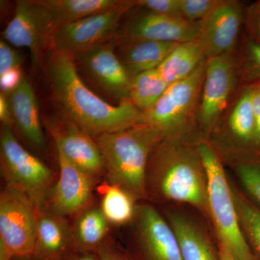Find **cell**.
Segmentation results:
<instances>
[{
  "label": "cell",
  "instance_id": "obj_20",
  "mask_svg": "<svg viewBox=\"0 0 260 260\" xmlns=\"http://www.w3.org/2000/svg\"><path fill=\"white\" fill-rule=\"evenodd\" d=\"M116 44V43H115ZM179 44L158 41H133L116 44L119 59L130 78L157 69Z\"/></svg>",
  "mask_w": 260,
  "mask_h": 260
},
{
  "label": "cell",
  "instance_id": "obj_39",
  "mask_svg": "<svg viewBox=\"0 0 260 260\" xmlns=\"http://www.w3.org/2000/svg\"><path fill=\"white\" fill-rule=\"evenodd\" d=\"M218 253L220 260H235L232 256V254L229 252V251L220 244H219L218 246Z\"/></svg>",
  "mask_w": 260,
  "mask_h": 260
},
{
  "label": "cell",
  "instance_id": "obj_7",
  "mask_svg": "<svg viewBox=\"0 0 260 260\" xmlns=\"http://www.w3.org/2000/svg\"><path fill=\"white\" fill-rule=\"evenodd\" d=\"M241 85L237 49L207 58L198 116L201 139L210 138Z\"/></svg>",
  "mask_w": 260,
  "mask_h": 260
},
{
  "label": "cell",
  "instance_id": "obj_32",
  "mask_svg": "<svg viewBox=\"0 0 260 260\" xmlns=\"http://www.w3.org/2000/svg\"><path fill=\"white\" fill-rule=\"evenodd\" d=\"M136 6L155 14L179 16V0H136Z\"/></svg>",
  "mask_w": 260,
  "mask_h": 260
},
{
  "label": "cell",
  "instance_id": "obj_12",
  "mask_svg": "<svg viewBox=\"0 0 260 260\" xmlns=\"http://www.w3.org/2000/svg\"><path fill=\"white\" fill-rule=\"evenodd\" d=\"M244 4L238 0H218L199 23L198 38L206 58L235 51L244 26Z\"/></svg>",
  "mask_w": 260,
  "mask_h": 260
},
{
  "label": "cell",
  "instance_id": "obj_23",
  "mask_svg": "<svg viewBox=\"0 0 260 260\" xmlns=\"http://www.w3.org/2000/svg\"><path fill=\"white\" fill-rule=\"evenodd\" d=\"M109 223L100 208H88L80 213L73 233L75 249L95 252L105 243Z\"/></svg>",
  "mask_w": 260,
  "mask_h": 260
},
{
  "label": "cell",
  "instance_id": "obj_25",
  "mask_svg": "<svg viewBox=\"0 0 260 260\" xmlns=\"http://www.w3.org/2000/svg\"><path fill=\"white\" fill-rule=\"evenodd\" d=\"M98 189L102 195L100 209L109 223L124 225L135 218L136 199L127 191L111 182L104 183Z\"/></svg>",
  "mask_w": 260,
  "mask_h": 260
},
{
  "label": "cell",
  "instance_id": "obj_17",
  "mask_svg": "<svg viewBox=\"0 0 260 260\" xmlns=\"http://www.w3.org/2000/svg\"><path fill=\"white\" fill-rule=\"evenodd\" d=\"M135 219L138 242L147 260H184L174 229L158 210L141 205Z\"/></svg>",
  "mask_w": 260,
  "mask_h": 260
},
{
  "label": "cell",
  "instance_id": "obj_4",
  "mask_svg": "<svg viewBox=\"0 0 260 260\" xmlns=\"http://www.w3.org/2000/svg\"><path fill=\"white\" fill-rule=\"evenodd\" d=\"M206 59L189 76L169 85L155 105L143 113V122L156 129L162 140L197 143L201 139L198 116Z\"/></svg>",
  "mask_w": 260,
  "mask_h": 260
},
{
  "label": "cell",
  "instance_id": "obj_30",
  "mask_svg": "<svg viewBox=\"0 0 260 260\" xmlns=\"http://www.w3.org/2000/svg\"><path fill=\"white\" fill-rule=\"evenodd\" d=\"M218 0H179V16L198 23L213 10Z\"/></svg>",
  "mask_w": 260,
  "mask_h": 260
},
{
  "label": "cell",
  "instance_id": "obj_2",
  "mask_svg": "<svg viewBox=\"0 0 260 260\" xmlns=\"http://www.w3.org/2000/svg\"><path fill=\"white\" fill-rule=\"evenodd\" d=\"M147 191L208 215V183L197 143L162 140L149 159Z\"/></svg>",
  "mask_w": 260,
  "mask_h": 260
},
{
  "label": "cell",
  "instance_id": "obj_28",
  "mask_svg": "<svg viewBox=\"0 0 260 260\" xmlns=\"http://www.w3.org/2000/svg\"><path fill=\"white\" fill-rule=\"evenodd\" d=\"M239 54L241 83L248 85L260 82V44L244 34L242 37Z\"/></svg>",
  "mask_w": 260,
  "mask_h": 260
},
{
  "label": "cell",
  "instance_id": "obj_9",
  "mask_svg": "<svg viewBox=\"0 0 260 260\" xmlns=\"http://www.w3.org/2000/svg\"><path fill=\"white\" fill-rule=\"evenodd\" d=\"M253 86L242 85L207 141L220 153L242 159L254 155Z\"/></svg>",
  "mask_w": 260,
  "mask_h": 260
},
{
  "label": "cell",
  "instance_id": "obj_18",
  "mask_svg": "<svg viewBox=\"0 0 260 260\" xmlns=\"http://www.w3.org/2000/svg\"><path fill=\"white\" fill-rule=\"evenodd\" d=\"M13 124L34 148H45V139L39 116L35 91L28 78H24L14 91L8 95Z\"/></svg>",
  "mask_w": 260,
  "mask_h": 260
},
{
  "label": "cell",
  "instance_id": "obj_34",
  "mask_svg": "<svg viewBox=\"0 0 260 260\" xmlns=\"http://www.w3.org/2000/svg\"><path fill=\"white\" fill-rule=\"evenodd\" d=\"M21 67L13 68L0 76L1 93L10 94L18 88L23 80Z\"/></svg>",
  "mask_w": 260,
  "mask_h": 260
},
{
  "label": "cell",
  "instance_id": "obj_13",
  "mask_svg": "<svg viewBox=\"0 0 260 260\" xmlns=\"http://www.w3.org/2000/svg\"><path fill=\"white\" fill-rule=\"evenodd\" d=\"M199 23H192L179 16L155 14L144 10L128 20L114 41L116 44L140 40L182 44L198 39Z\"/></svg>",
  "mask_w": 260,
  "mask_h": 260
},
{
  "label": "cell",
  "instance_id": "obj_3",
  "mask_svg": "<svg viewBox=\"0 0 260 260\" xmlns=\"http://www.w3.org/2000/svg\"><path fill=\"white\" fill-rule=\"evenodd\" d=\"M162 140L158 132L146 123L96 137L109 182L136 200L145 198L149 159Z\"/></svg>",
  "mask_w": 260,
  "mask_h": 260
},
{
  "label": "cell",
  "instance_id": "obj_6",
  "mask_svg": "<svg viewBox=\"0 0 260 260\" xmlns=\"http://www.w3.org/2000/svg\"><path fill=\"white\" fill-rule=\"evenodd\" d=\"M0 162L7 184L23 191L38 209H42L54 179L53 173L19 143L13 124H2Z\"/></svg>",
  "mask_w": 260,
  "mask_h": 260
},
{
  "label": "cell",
  "instance_id": "obj_33",
  "mask_svg": "<svg viewBox=\"0 0 260 260\" xmlns=\"http://www.w3.org/2000/svg\"><path fill=\"white\" fill-rule=\"evenodd\" d=\"M21 56L18 51L8 45L5 41L0 42V76L13 68L21 67Z\"/></svg>",
  "mask_w": 260,
  "mask_h": 260
},
{
  "label": "cell",
  "instance_id": "obj_24",
  "mask_svg": "<svg viewBox=\"0 0 260 260\" xmlns=\"http://www.w3.org/2000/svg\"><path fill=\"white\" fill-rule=\"evenodd\" d=\"M61 26L114 8L121 0H38Z\"/></svg>",
  "mask_w": 260,
  "mask_h": 260
},
{
  "label": "cell",
  "instance_id": "obj_31",
  "mask_svg": "<svg viewBox=\"0 0 260 260\" xmlns=\"http://www.w3.org/2000/svg\"><path fill=\"white\" fill-rule=\"evenodd\" d=\"M244 27L246 35L260 44V0L244 8Z\"/></svg>",
  "mask_w": 260,
  "mask_h": 260
},
{
  "label": "cell",
  "instance_id": "obj_21",
  "mask_svg": "<svg viewBox=\"0 0 260 260\" xmlns=\"http://www.w3.org/2000/svg\"><path fill=\"white\" fill-rule=\"evenodd\" d=\"M168 220L174 229L184 260H220L204 229L189 217L177 212H169Z\"/></svg>",
  "mask_w": 260,
  "mask_h": 260
},
{
  "label": "cell",
  "instance_id": "obj_16",
  "mask_svg": "<svg viewBox=\"0 0 260 260\" xmlns=\"http://www.w3.org/2000/svg\"><path fill=\"white\" fill-rule=\"evenodd\" d=\"M89 76L106 93L119 101L129 100L132 78L116 53L115 41L76 56Z\"/></svg>",
  "mask_w": 260,
  "mask_h": 260
},
{
  "label": "cell",
  "instance_id": "obj_38",
  "mask_svg": "<svg viewBox=\"0 0 260 260\" xmlns=\"http://www.w3.org/2000/svg\"><path fill=\"white\" fill-rule=\"evenodd\" d=\"M64 260H100L97 254L89 251H78L70 252Z\"/></svg>",
  "mask_w": 260,
  "mask_h": 260
},
{
  "label": "cell",
  "instance_id": "obj_27",
  "mask_svg": "<svg viewBox=\"0 0 260 260\" xmlns=\"http://www.w3.org/2000/svg\"><path fill=\"white\" fill-rule=\"evenodd\" d=\"M232 189L243 232L256 260H260V208L234 186Z\"/></svg>",
  "mask_w": 260,
  "mask_h": 260
},
{
  "label": "cell",
  "instance_id": "obj_8",
  "mask_svg": "<svg viewBox=\"0 0 260 260\" xmlns=\"http://www.w3.org/2000/svg\"><path fill=\"white\" fill-rule=\"evenodd\" d=\"M39 209L15 186L6 184L0 194V246L13 257L35 254Z\"/></svg>",
  "mask_w": 260,
  "mask_h": 260
},
{
  "label": "cell",
  "instance_id": "obj_26",
  "mask_svg": "<svg viewBox=\"0 0 260 260\" xmlns=\"http://www.w3.org/2000/svg\"><path fill=\"white\" fill-rule=\"evenodd\" d=\"M169 86L158 70H148L132 78L129 100L142 112H147L155 105Z\"/></svg>",
  "mask_w": 260,
  "mask_h": 260
},
{
  "label": "cell",
  "instance_id": "obj_22",
  "mask_svg": "<svg viewBox=\"0 0 260 260\" xmlns=\"http://www.w3.org/2000/svg\"><path fill=\"white\" fill-rule=\"evenodd\" d=\"M206 59L203 45L197 39L179 44L157 70L170 85L189 76Z\"/></svg>",
  "mask_w": 260,
  "mask_h": 260
},
{
  "label": "cell",
  "instance_id": "obj_29",
  "mask_svg": "<svg viewBox=\"0 0 260 260\" xmlns=\"http://www.w3.org/2000/svg\"><path fill=\"white\" fill-rule=\"evenodd\" d=\"M236 173L251 201L260 208V158L251 155L237 160Z\"/></svg>",
  "mask_w": 260,
  "mask_h": 260
},
{
  "label": "cell",
  "instance_id": "obj_35",
  "mask_svg": "<svg viewBox=\"0 0 260 260\" xmlns=\"http://www.w3.org/2000/svg\"><path fill=\"white\" fill-rule=\"evenodd\" d=\"M251 85L253 86V109L255 121L254 154L260 158V82Z\"/></svg>",
  "mask_w": 260,
  "mask_h": 260
},
{
  "label": "cell",
  "instance_id": "obj_40",
  "mask_svg": "<svg viewBox=\"0 0 260 260\" xmlns=\"http://www.w3.org/2000/svg\"><path fill=\"white\" fill-rule=\"evenodd\" d=\"M13 258L4 248L0 246V260H12Z\"/></svg>",
  "mask_w": 260,
  "mask_h": 260
},
{
  "label": "cell",
  "instance_id": "obj_11",
  "mask_svg": "<svg viewBox=\"0 0 260 260\" xmlns=\"http://www.w3.org/2000/svg\"><path fill=\"white\" fill-rule=\"evenodd\" d=\"M136 7V1L121 0L114 8L62 25L56 32L54 49L73 57L114 40L121 19Z\"/></svg>",
  "mask_w": 260,
  "mask_h": 260
},
{
  "label": "cell",
  "instance_id": "obj_1",
  "mask_svg": "<svg viewBox=\"0 0 260 260\" xmlns=\"http://www.w3.org/2000/svg\"><path fill=\"white\" fill-rule=\"evenodd\" d=\"M51 95L64 120L90 136L128 129L143 122V114L129 100L113 106L83 83L71 54L53 48L45 57Z\"/></svg>",
  "mask_w": 260,
  "mask_h": 260
},
{
  "label": "cell",
  "instance_id": "obj_19",
  "mask_svg": "<svg viewBox=\"0 0 260 260\" xmlns=\"http://www.w3.org/2000/svg\"><path fill=\"white\" fill-rule=\"evenodd\" d=\"M73 233L64 218L44 208L39 210L35 255L42 260H64L71 252Z\"/></svg>",
  "mask_w": 260,
  "mask_h": 260
},
{
  "label": "cell",
  "instance_id": "obj_37",
  "mask_svg": "<svg viewBox=\"0 0 260 260\" xmlns=\"http://www.w3.org/2000/svg\"><path fill=\"white\" fill-rule=\"evenodd\" d=\"M0 120L2 124H13L8 95L3 93L0 94Z\"/></svg>",
  "mask_w": 260,
  "mask_h": 260
},
{
  "label": "cell",
  "instance_id": "obj_10",
  "mask_svg": "<svg viewBox=\"0 0 260 260\" xmlns=\"http://www.w3.org/2000/svg\"><path fill=\"white\" fill-rule=\"evenodd\" d=\"M59 28L54 14L38 0H20L3 36L15 47L28 49L32 61L38 65L54 47Z\"/></svg>",
  "mask_w": 260,
  "mask_h": 260
},
{
  "label": "cell",
  "instance_id": "obj_15",
  "mask_svg": "<svg viewBox=\"0 0 260 260\" xmlns=\"http://www.w3.org/2000/svg\"><path fill=\"white\" fill-rule=\"evenodd\" d=\"M47 128L61 152L72 164L95 177L106 172L102 151L92 136L64 120L48 121Z\"/></svg>",
  "mask_w": 260,
  "mask_h": 260
},
{
  "label": "cell",
  "instance_id": "obj_36",
  "mask_svg": "<svg viewBox=\"0 0 260 260\" xmlns=\"http://www.w3.org/2000/svg\"><path fill=\"white\" fill-rule=\"evenodd\" d=\"M95 254L100 260H131L124 253L107 243L101 246L95 251Z\"/></svg>",
  "mask_w": 260,
  "mask_h": 260
},
{
  "label": "cell",
  "instance_id": "obj_14",
  "mask_svg": "<svg viewBox=\"0 0 260 260\" xmlns=\"http://www.w3.org/2000/svg\"><path fill=\"white\" fill-rule=\"evenodd\" d=\"M59 176L49 198V211L64 217L82 213L91 202L97 178L84 172L57 150Z\"/></svg>",
  "mask_w": 260,
  "mask_h": 260
},
{
  "label": "cell",
  "instance_id": "obj_5",
  "mask_svg": "<svg viewBox=\"0 0 260 260\" xmlns=\"http://www.w3.org/2000/svg\"><path fill=\"white\" fill-rule=\"evenodd\" d=\"M208 183V215L223 246L235 260H256L243 232L221 157L209 142L197 143Z\"/></svg>",
  "mask_w": 260,
  "mask_h": 260
}]
</instances>
